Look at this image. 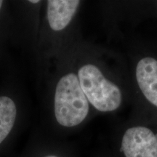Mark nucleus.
<instances>
[{
  "label": "nucleus",
  "instance_id": "423d86ee",
  "mask_svg": "<svg viewBox=\"0 0 157 157\" xmlns=\"http://www.w3.org/2000/svg\"><path fill=\"white\" fill-rule=\"evenodd\" d=\"M15 102L7 95L0 96V144L8 136L16 121Z\"/></svg>",
  "mask_w": 157,
  "mask_h": 157
},
{
  "label": "nucleus",
  "instance_id": "0eeeda50",
  "mask_svg": "<svg viewBox=\"0 0 157 157\" xmlns=\"http://www.w3.org/2000/svg\"><path fill=\"white\" fill-rule=\"evenodd\" d=\"M3 4H4V2L3 1H0V10H1Z\"/></svg>",
  "mask_w": 157,
  "mask_h": 157
},
{
  "label": "nucleus",
  "instance_id": "20e7f679",
  "mask_svg": "<svg viewBox=\"0 0 157 157\" xmlns=\"http://www.w3.org/2000/svg\"><path fill=\"white\" fill-rule=\"evenodd\" d=\"M80 1L49 0L47 2V21L52 31L63 30L75 15Z\"/></svg>",
  "mask_w": 157,
  "mask_h": 157
},
{
  "label": "nucleus",
  "instance_id": "39448f33",
  "mask_svg": "<svg viewBox=\"0 0 157 157\" xmlns=\"http://www.w3.org/2000/svg\"><path fill=\"white\" fill-rule=\"evenodd\" d=\"M136 78L146 99L157 106V60L152 58L140 60L137 66Z\"/></svg>",
  "mask_w": 157,
  "mask_h": 157
},
{
  "label": "nucleus",
  "instance_id": "7ed1b4c3",
  "mask_svg": "<svg viewBox=\"0 0 157 157\" xmlns=\"http://www.w3.org/2000/svg\"><path fill=\"white\" fill-rule=\"evenodd\" d=\"M121 147L126 157H157V137L145 127L127 129L123 136Z\"/></svg>",
  "mask_w": 157,
  "mask_h": 157
},
{
  "label": "nucleus",
  "instance_id": "f03ea898",
  "mask_svg": "<svg viewBox=\"0 0 157 157\" xmlns=\"http://www.w3.org/2000/svg\"><path fill=\"white\" fill-rule=\"evenodd\" d=\"M77 76L88 102L96 109L107 112L119 107L121 102L120 90L104 77L97 66L84 65L78 69Z\"/></svg>",
  "mask_w": 157,
  "mask_h": 157
},
{
  "label": "nucleus",
  "instance_id": "f257e3e1",
  "mask_svg": "<svg viewBox=\"0 0 157 157\" xmlns=\"http://www.w3.org/2000/svg\"><path fill=\"white\" fill-rule=\"evenodd\" d=\"M89 112V102L77 75L68 73L57 83L54 96V113L58 122L66 127L81 124Z\"/></svg>",
  "mask_w": 157,
  "mask_h": 157
},
{
  "label": "nucleus",
  "instance_id": "1a4fd4ad",
  "mask_svg": "<svg viewBox=\"0 0 157 157\" xmlns=\"http://www.w3.org/2000/svg\"><path fill=\"white\" fill-rule=\"evenodd\" d=\"M45 157H58V156H52V155H51V156H45Z\"/></svg>",
  "mask_w": 157,
  "mask_h": 157
},
{
  "label": "nucleus",
  "instance_id": "6e6552de",
  "mask_svg": "<svg viewBox=\"0 0 157 157\" xmlns=\"http://www.w3.org/2000/svg\"><path fill=\"white\" fill-rule=\"evenodd\" d=\"M29 2H30V3H33V4H36V3H38V2H39V1H29Z\"/></svg>",
  "mask_w": 157,
  "mask_h": 157
}]
</instances>
